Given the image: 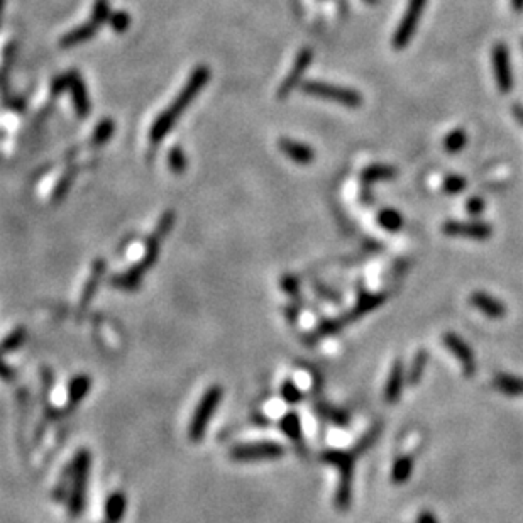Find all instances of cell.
I'll list each match as a JSON object with an SVG mask.
<instances>
[{"instance_id":"obj_38","label":"cell","mask_w":523,"mask_h":523,"mask_svg":"<svg viewBox=\"0 0 523 523\" xmlns=\"http://www.w3.org/2000/svg\"><path fill=\"white\" fill-rule=\"evenodd\" d=\"M485 209H486V203L481 197H471L468 198V202H466V210H468V214L474 215V217L479 214H483Z\"/></svg>"},{"instance_id":"obj_37","label":"cell","mask_w":523,"mask_h":523,"mask_svg":"<svg viewBox=\"0 0 523 523\" xmlns=\"http://www.w3.org/2000/svg\"><path fill=\"white\" fill-rule=\"evenodd\" d=\"M70 185H71V175H65L61 179H59L58 186H56L54 193H53V200L58 203L61 202L63 198H65V195L68 193V190H70Z\"/></svg>"},{"instance_id":"obj_42","label":"cell","mask_w":523,"mask_h":523,"mask_svg":"<svg viewBox=\"0 0 523 523\" xmlns=\"http://www.w3.org/2000/svg\"><path fill=\"white\" fill-rule=\"evenodd\" d=\"M512 114H513L515 121H517L523 127V105H522V103H515V105L512 107Z\"/></svg>"},{"instance_id":"obj_30","label":"cell","mask_w":523,"mask_h":523,"mask_svg":"<svg viewBox=\"0 0 523 523\" xmlns=\"http://www.w3.org/2000/svg\"><path fill=\"white\" fill-rule=\"evenodd\" d=\"M279 393H281V398L288 403V405H298V403L303 400L302 390L298 388V385L293 381V379H285L281 385V390H279Z\"/></svg>"},{"instance_id":"obj_44","label":"cell","mask_w":523,"mask_h":523,"mask_svg":"<svg viewBox=\"0 0 523 523\" xmlns=\"http://www.w3.org/2000/svg\"><path fill=\"white\" fill-rule=\"evenodd\" d=\"M510 6L515 12H523V0H510Z\"/></svg>"},{"instance_id":"obj_2","label":"cell","mask_w":523,"mask_h":523,"mask_svg":"<svg viewBox=\"0 0 523 523\" xmlns=\"http://www.w3.org/2000/svg\"><path fill=\"white\" fill-rule=\"evenodd\" d=\"M209 78H210V71H209V68H205V66H198L197 70L191 73L189 83H186V85L183 87V90L179 91L177 101L171 103V105L168 107L161 115H159L156 121H154L153 127H151V133H149L151 141L159 142L166 138V134L170 133L173 124L178 121V117L183 114V112H185V109L190 105L191 101L197 97L198 91L207 85Z\"/></svg>"},{"instance_id":"obj_1","label":"cell","mask_w":523,"mask_h":523,"mask_svg":"<svg viewBox=\"0 0 523 523\" xmlns=\"http://www.w3.org/2000/svg\"><path fill=\"white\" fill-rule=\"evenodd\" d=\"M175 222H177V214H175L173 210H168L163 214V217L159 219V222H158L156 230H154L153 235L147 239L145 256H142L141 261H139L135 266L129 267L127 271H124V273L112 278L110 283L114 288H119L122 291H134L139 288V285L142 283L145 274L151 270V267H153L154 263L158 261L159 249H161L163 241H165L166 235L170 234L171 227L175 226Z\"/></svg>"},{"instance_id":"obj_26","label":"cell","mask_w":523,"mask_h":523,"mask_svg":"<svg viewBox=\"0 0 523 523\" xmlns=\"http://www.w3.org/2000/svg\"><path fill=\"white\" fill-rule=\"evenodd\" d=\"M466 145H468V134H466V131L462 129V127L450 131L444 138V141H442V147H444L445 153L449 154L461 153L466 147Z\"/></svg>"},{"instance_id":"obj_5","label":"cell","mask_w":523,"mask_h":523,"mask_svg":"<svg viewBox=\"0 0 523 523\" xmlns=\"http://www.w3.org/2000/svg\"><path fill=\"white\" fill-rule=\"evenodd\" d=\"M223 397V388L221 385H212L209 390L203 393V397L198 402L195 408L193 417L189 425V439L191 442H200L205 437L207 427L212 420V415L219 408Z\"/></svg>"},{"instance_id":"obj_19","label":"cell","mask_w":523,"mask_h":523,"mask_svg":"<svg viewBox=\"0 0 523 523\" xmlns=\"http://www.w3.org/2000/svg\"><path fill=\"white\" fill-rule=\"evenodd\" d=\"M127 512V496L124 491H114L105 501L103 517L107 523H121Z\"/></svg>"},{"instance_id":"obj_23","label":"cell","mask_w":523,"mask_h":523,"mask_svg":"<svg viewBox=\"0 0 523 523\" xmlns=\"http://www.w3.org/2000/svg\"><path fill=\"white\" fill-rule=\"evenodd\" d=\"M383 302H385V295L383 293H366L364 291V293L359 295L358 303L354 305L353 312H349L346 315L347 322L362 317V315H366L367 312H371V310H374L376 307L381 305Z\"/></svg>"},{"instance_id":"obj_18","label":"cell","mask_w":523,"mask_h":523,"mask_svg":"<svg viewBox=\"0 0 523 523\" xmlns=\"http://www.w3.org/2000/svg\"><path fill=\"white\" fill-rule=\"evenodd\" d=\"M68 90H70L71 98H73V105L77 114L80 117H85L90 112V101L89 95H87L85 85L82 82V77H78V73H75V71H70V89Z\"/></svg>"},{"instance_id":"obj_16","label":"cell","mask_w":523,"mask_h":523,"mask_svg":"<svg viewBox=\"0 0 523 523\" xmlns=\"http://www.w3.org/2000/svg\"><path fill=\"white\" fill-rule=\"evenodd\" d=\"M103 273H105V261H103V259H97V261L91 265V273L89 279H87L85 286H83L82 298H80V310H85L87 307L90 305V302L95 298V293H97L98 286H101Z\"/></svg>"},{"instance_id":"obj_13","label":"cell","mask_w":523,"mask_h":523,"mask_svg":"<svg viewBox=\"0 0 523 523\" xmlns=\"http://www.w3.org/2000/svg\"><path fill=\"white\" fill-rule=\"evenodd\" d=\"M469 303L478 312H481L489 318H503L506 315L505 303L494 298L493 295L486 293V291H474V293H471Z\"/></svg>"},{"instance_id":"obj_25","label":"cell","mask_w":523,"mask_h":523,"mask_svg":"<svg viewBox=\"0 0 523 523\" xmlns=\"http://www.w3.org/2000/svg\"><path fill=\"white\" fill-rule=\"evenodd\" d=\"M413 473V459L412 456H400L393 462L391 468V481L395 485H405Z\"/></svg>"},{"instance_id":"obj_35","label":"cell","mask_w":523,"mask_h":523,"mask_svg":"<svg viewBox=\"0 0 523 523\" xmlns=\"http://www.w3.org/2000/svg\"><path fill=\"white\" fill-rule=\"evenodd\" d=\"M109 21L112 29L117 31V33H124V31H127V27H129L131 17L126 12H115V14H110Z\"/></svg>"},{"instance_id":"obj_32","label":"cell","mask_w":523,"mask_h":523,"mask_svg":"<svg viewBox=\"0 0 523 523\" xmlns=\"http://www.w3.org/2000/svg\"><path fill=\"white\" fill-rule=\"evenodd\" d=\"M112 134H114V122L105 119V121H102L97 126V129H95L94 135H91V142H94L95 146H101L103 142L109 141Z\"/></svg>"},{"instance_id":"obj_7","label":"cell","mask_w":523,"mask_h":523,"mask_svg":"<svg viewBox=\"0 0 523 523\" xmlns=\"http://www.w3.org/2000/svg\"><path fill=\"white\" fill-rule=\"evenodd\" d=\"M229 456L235 462L277 461V459L285 456V447L273 441L251 442V444H239L233 447Z\"/></svg>"},{"instance_id":"obj_33","label":"cell","mask_w":523,"mask_h":523,"mask_svg":"<svg viewBox=\"0 0 523 523\" xmlns=\"http://www.w3.org/2000/svg\"><path fill=\"white\" fill-rule=\"evenodd\" d=\"M168 165L175 173H183L186 170V156L179 147H173L168 154Z\"/></svg>"},{"instance_id":"obj_27","label":"cell","mask_w":523,"mask_h":523,"mask_svg":"<svg viewBox=\"0 0 523 523\" xmlns=\"http://www.w3.org/2000/svg\"><path fill=\"white\" fill-rule=\"evenodd\" d=\"M27 339V330L24 327H15L12 332L7 334V337L0 342V356L15 353Z\"/></svg>"},{"instance_id":"obj_40","label":"cell","mask_w":523,"mask_h":523,"mask_svg":"<svg viewBox=\"0 0 523 523\" xmlns=\"http://www.w3.org/2000/svg\"><path fill=\"white\" fill-rule=\"evenodd\" d=\"M281 288L285 291H288L290 295H297L298 293V279L295 277H285L281 279Z\"/></svg>"},{"instance_id":"obj_28","label":"cell","mask_w":523,"mask_h":523,"mask_svg":"<svg viewBox=\"0 0 523 523\" xmlns=\"http://www.w3.org/2000/svg\"><path fill=\"white\" fill-rule=\"evenodd\" d=\"M378 223L388 233H398L403 227V217L398 210L383 209L378 214Z\"/></svg>"},{"instance_id":"obj_29","label":"cell","mask_w":523,"mask_h":523,"mask_svg":"<svg viewBox=\"0 0 523 523\" xmlns=\"http://www.w3.org/2000/svg\"><path fill=\"white\" fill-rule=\"evenodd\" d=\"M427 362H429V356H427L425 351H418V353L415 354L413 362L410 364V369H408L410 385H417V383L420 381L423 376V371H425V367H427Z\"/></svg>"},{"instance_id":"obj_12","label":"cell","mask_w":523,"mask_h":523,"mask_svg":"<svg viewBox=\"0 0 523 523\" xmlns=\"http://www.w3.org/2000/svg\"><path fill=\"white\" fill-rule=\"evenodd\" d=\"M314 61V50L310 47H303V50L298 53L297 58H295L293 66L286 75V78L283 80V83L279 85L278 89V98H286L288 95L297 89L298 83L302 82V77L305 75V71L309 70L310 65Z\"/></svg>"},{"instance_id":"obj_22","label":"cell","mask_w":523,"mask_h":523,"mask_svg":"<svg viewBox=\"0 0 523 523\" xmlns=\"http://www.w3.org/2000/svg\"><path fill=\"white\" fill-rule=\"evenodd\" d=\"M279 429L281 432L293 442L295 445L303 444V427H302V418L297 412H286L279 420Z\"/></svg>"},{"instance_id":"obj_8","label":"cell","mask_w":523,"mask_h":523,"mask_svg":"<svg viewBox=\"0 0 523 523\" xmlns=\"http://www.w3.org/2000/svg\"><path fill=\"white\" fill-rule=\"evenodd\" d=\"M425 6L427 0H408L405 14L402 15L397 31L393 34V41H391L395 50H405L410 45L423 15V10H425Z\"/></svg>"},{"instance_id":"obj_34","label":"cell","mask_w":523,"mask_h":523,"mask_svg":"<svg viewBox=\"0 0 523 523\" xmlns=\"http://www.w3.org/2000/svg\"><path fill=\"white\" fill-rule=\"evenodd\" d=\"M110 17V3L109 0H95L94 9H91V21L102 24Z\"/></svg>"},{"instance_id":"obj_31","label":"cell","mask_w":523,"mask_h":523,"mask_svg":"<svg viewBox=\"0 0 523 523\" xmlns=\"http://www.w3.org/2000/svg\"><path fill=\"white\" fill-rule=\"evenodd\" d=\"M468 186V182H466L464 177H459V175H450L444 179L442 183V191L447 195H457L462 193Z\"/></svg>"},{"instance_id":"obj_41","label":"cell","mask_w":523,"mask_h":523,"mask_svg":"<svg viewBox=\"0 0 523 523\" xmlns=\"http://www.w3.org/2000/svg\"><path fill=\"white\" fill-rule=\"evenodd\" d=\"M2 358L3 356H0V379H3V381H12V379L15 378V371L12 369L10 366H7Z\"/></svg>"},{"instance_id":"obj_46","label":"cell","mask_w":523,"mask_h":523,"mask_svg":"<svg viewBox=\"0 0 523 523\" xmlns=\"http://www.w3.org/2000/svg\"><path fill=\"white\" fill-rule=\"evenodd\" d=\"M364 2H366V3H371V6H374V3H378L379 0H364Z\"/></svg>"},{"instance_id":"obj_43","label":"cell","mask_w":523,"mask_h":523,"mask_svg":"<svg viewBox=\"0 0 523 523\" xmlns=\"http://www.w3.org/2000/svg\"><path fill=\"white\" fill-rule=\"evenodd\" d=\"M417 523H439L437 518H435L434 513L430 512H422L417 517Z\"/></svg>"},{"instance_id":"obj_11","label":"cell","mask_w":523,"mask_h":523,"mask_svg":"<svg viewBox=\"0 0 523 523\" xmlns=\"http://www.w3.org/2000/svg\"><path fill=\"white\" fill-rule=\"evenodd\" d=\"M442 342L449 349V353L461 362L462 373L468 378L474 376V373H476V358H474L473 349L468 346V342L454 332H445L442 335Z\"/></svg>"},{"instance_id":"obj_3","label":"cell","mask_w":523,"mask_h":523,"mask_svg":"<svg viewBox=\"0 0 523 523\" xmlns=\"http://www.w3.org/2000/svg\"><path fill=\"white\" fill-rule=\"evenodd\" d=\"M91 466V454L87 449H80L71 462V485L68 494V512L71 517H80L85 510L87 488Z\"/></svg>"},{"instance_id":"obj_14","label":"cell","mask_w":523,"mask_h":523,"mask_svg":"<svg viewBox=\"0 0 523 523\" xmlns=\"http://www.w3.org/2000/svg\"><path fill=\"white\" fill-rule=\"evenodd\" d=\"M403 385H405V366H403L400 359H397L391 366L388 381H386L385 386V402L388 405H393V403L400 400Z\"/></svg>"},{"instance_id":"obj_6","label":"cell","mask_w":523,"mask_h":523,"mask_svg":"<svg viewBox=\"0 0 523 523\" xmlns=\"http://www.w3.org/2000/svg\"><path fill=\"white\" fill-rule=\"evenodd\" d=\"M303 94L312 97L323 98V101L337 102L349 109H359L362 105V95L358 90L347 89V87L332 85L325 82H307L303 85Z\"/></svg>"},{"instance_id":"obj_15","label":"cell","mask_w":523,"mask_h":523,"mask_svg":"<svg viewBox=\"0 0 523 523\" xmlns=\"http://www.w3.org/2000/svg\"><path fill=\"white\" fill-rule=\"evenodd\" d=\"M279 149L285 153L291 161L297 165H310L315 159V151L310 146L303 145V142L293 141V139H279Z\"/></svg>"},{"instance_id":"obj_39","label":"cell","mask_w":523,"mask_h":523,"mask_svg":"<svg viewBox=\"0 0 523 523\" xmlns=\"http://www.w3.org/2000/svg\"><path fill=\"white\" fill-rule=\"evenodd\" d=\"M70 89V73L61 75V77L54 78V82L51 83V90H53L54 95L63 94V91Z\"/></svg>"},{"instance_id":"obj_36","label":"cell","mask_w":523,"mask_h":523,"mask_svg":"<svg viewBox=\"0 0 523 523\" xmlns=\"http://www.w3.org/2000/svg\"><path fill=\"white\" fill-rule=\"evenodd\" d=\"M321 413L325 418H329L330 422H334L335 425H346L347 423V415L342 410L332 408V406H322Z\"/></svg>"},{"instance_id":"obj_4","label":"cell","mask_w":523,"mask_h":523,"mask_svg":"<svg viewBox=\"0 0 523 523\" xmlns=\"http://www.w3.org/2000/svg\"><path fill=\"white\" fill-rule=\"evenodd\" d=\"M358 449L353 452L346 450H327L323 452L321 459L327 464H332L339 471V486L335 491V506L341 512L349 508L351 496H353V474H354V462H356Z\"/></svg>"},{"instance_id":"obj_21","label":"cell","mask_w":523,"mask_h":523,"mask_svg":"<svg viewBox=\"0 0 523 523\" xmlns=\"http://www.w3.org/2000/svg\"><path fill=\"white\" fill-rule=\"evenodd\" d=\"M493 388L506 395V397H523V378L506 373H496L493 376Z\"/></svg>"},{"instance_id":"obj_10","label":"cell","mask_w":523,"mask_h":523,"mask_svg":"<svg viewBox=\"0 0 523 523\" xmlns=\"http://www.w3.org/2000/svg\"><path fill=\"white\" fill-rule=\"evenodd\" d=\"M442 233L450 237H468L485 241L493 234V227L488 222L479 221H449L442 226Z\"/></svg>"},{"instance_id":"obj_45","label":"cell","mask_w":523,"mask_h":523,"mask_svg":"<svg viewBox=\"0 0 523 523\" xmlns=\"http://www.w3.org/2000/svg\"><path fill=\"white\" fill-rule=\"evenodd\" d=\"M3 3H6V0H0V19H2V10H3Z\"/></svg>"},{"instance_id":"obj_24","label":"cell","mask_w":523,"mask_h":523,"mask_svg":"<svg viewBox=\"0 0 523 523\" xmlns=\"http://www.w3.org/2000/svg\"><path fill=\"white\" fill-rule=\"evenodd\" d=\"M397 168L390 166V165H369L364 168L361 173V179L366 183V185H373V183L378 182H386V179H393L397 177Z\"/></svg>"},{"instance_id":"obj_17","label":"cell","mask_w":523,"mask_h":523,"mask_svg":"<svg viewBox=\"0 0 523 523\" xmlns=\"http://www.w3.org/2000/svg\"><path fill=\"white\" fill-rule=\"evenodd\" d=\"M91 388V378L89 374H77L68 385V403H66V412L75 410L80 403L83 402V398L89 395Z\"/></svg>"},{"instance_id":"obj_9","label":"cell","mask_w":523,"mask_h":523,"mask_svg":"<svg viewBox=\"0 0 523 523\" xmlns=\"http://www.w3.org/2000/svg\"><path fill=\"white\" fill-rule=\"evenodd\" d=\"M491 63H493V75L496 82L498 90L501 94H510L515 87L512 63H510V51L505 43H496L491 53Z\"/></svg>"},{"instance_id":"obj_47","label":"cell","mask_w":523,"mask_h":523,"mask_svg":"<svg viewBox=\"0 0 523 523\" xmlns=\"http://www.w3.org/2000/svg\"><path fill=\"white\" fill-rule=\"evenodd\" d=\"M522 46H523V43H522Z\"/></svg>"},{"instance_id":"obj_20","label":"cell","mask_w":523,"mask_h":523,"mask_svg":"<svg viewBox=\"0 0 523 523\" xmlns=\"http://www.w3.org/2000/svg\"><path fill=\"white\" fill-rule=\"evenodd\" d=\"M98 27H101V24H97L94 21L83 24V26H80V27H75L73 31H70V33L63 36L61 41H59V46L73 47V46L83 45V43H87L89 39H91L95 34H97Z\"/></svg>"}]
</instances>
